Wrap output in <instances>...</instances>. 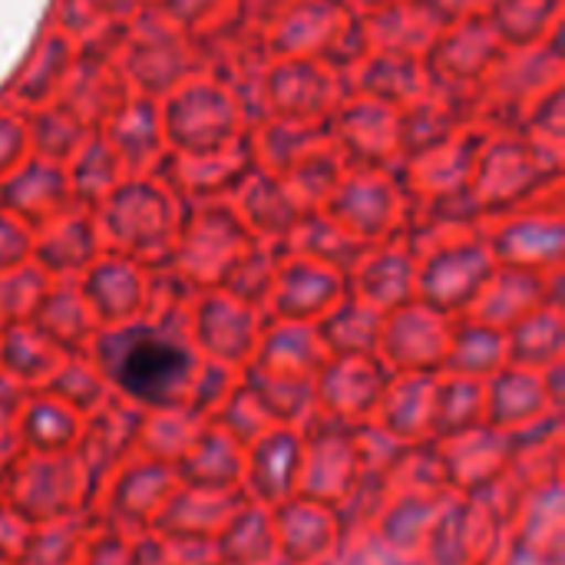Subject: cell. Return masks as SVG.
Wrapping results in <instances>:
<instances>
[{"instance_id": "9", "label": "cell", "mask_w": 565, "mask_h": 565, "mask_svg": "<svg viewBox=\"0 0 565 565\" xmlns=\"http://www.w3.org/2000/svg\"><path fill=\"white\" fill-rule=\"evenodd\" d=\"M159 142V129L149 109H129L126 116L116 119L113 136H109V149L116 152L119 162H146V156L156 149Z\"/></svg>"}, {"instance_id": "3", "label": "cell", "mask_w": 565, "mask_h": 565, "mask_svg": "<svg viewBox=\"0 0 565 565\" xmlns=\"http://www.w3.org/2000/svg\"><path fill=\"white\" fill-rule=\"evenodd\" d=\"M166 129L185 149L212 152V149H218V142H225V136L232 129V109L218 89L192 86L166 109Z\"/></svg>"}, {"instance_id": "1", "label": "cell", "mask_w": 565, "mask_h": 565, "mask_svg": "<svg viewBox=\"0 0 565 565\" xmlns=\"http://www.w3.org/2000/svg\"><path fill=\"white\" fill-rule=\"evenodd\" d=\"M106 361L116 384L146 404H169L192 374V354L172 334L152 328H132L109 338Z\"/></svg>"}, {"instance_id": "10", "label": "cell", "mask_w": 565, "mask_h": 565, "mask_svg": "<svg viewBox=\"0 0 565 565\" xmlns=\"http://www.w3.org/2000/svg\"><path fill=\"white\" fill-rule=\"evenodd\" d=\"M553 13H556V0H503L497 7V23L503 36L530 43L536 33L543 36Z\"/></svg>"}, {"instance_id": "5", "label": "cell", "mask_w": 565, "mask_h": 565, "mask_svg": "<svg viewBox=\"0 0 565 565\" xmlns=\"http://www.w3.org/2000/svg\"><path fill=\"white\" fill-rule=\"evenodd\" d=\"M334 218L358 232H381L397 218V195L381 175H354L334 195Z\"/></svg>"}, {"instance_id": "11", "label": "cell", "mask_w": 565, "mask_h": 565, "mask_svg": "<svg viewBox=\"0 0 565 565\" xmlns=\"http://www.w3.org/2000/svg\"><path fill=\"white\" fill-rule=\"evenodd\" d=\"M417 66L414 60H407L404 53H394V56H381L371 73H367V89L374 93V99H404V96H414L417 89Z\"/></svg>"}, {"instance_id": "12", "label": "cell", "mask_w": 565, "mask_h": 565, "mask_svg": "<svg viewBox=\"0 0 565 565\" xmlns=\"http://www.w3.org/2000/svg\"><path fill=\"white\" fill-rule=\"evenodd\" d=\"M33 142L46 152V156H66L76 142V122L70 116H46L40 119L36 132H33Z\"/></svg>"}, {"instance_id": "2", "label": "cell", "mask_w": 565, "mask_h": 565, "mask_svg": "<svg viewBox=\"0 0 565 565\" xmlns=\"http://www.w3.org/2000/svg\"><path fill=\"white\" fill-rule=\"evenodd\" d=\"M103 225L129 245L162 242L172 225V202L152 182H126L116 185L106 199Z\"/></svg>"}, {"instance_id": "13", "label": "cell", "mask_w": 565, "mask_h": 565, "mask_svg": "<svg viewBox=\"0 0 565 565\" xmlns=\"http://www.w3.org/2000/svg\"><path fill=\"white\" fill-rule=\"evenodd\" d=\"M23 139L26 136H23V129L13 119H3L0 116V175L17 166V159L23 152Z\"/></svg>"}, {"instance_id": "15", "label": "cell", "mask_w": 565, "mask_h": 565, "mask_svg": "<svg viewBox=\"0 0 565 565\" xmlns=\"http://www.w3.org/2000/svg\"><path fill=\"white\" fill-rule=\"evenodd\" d=\"M358 3H367V7H377V3H381V7H384V3H391V0H358Z\"/></svg>"}, {"instance_id": "4", "label": "cell", "mask_w": 565, "mask_h": 565, "mask_svg": "<svg viewBox=\"0 0 565 565\" xmlns=\"http://www.w3.org/2000/svg\"><path fill=\"white\" fill-rule=\"evenodd\" d=\"M70 179L50 166V162H36V166H26L20 169L13 179H7L0 199L3 205L10 209V215L23 225V222H40V225H50L53 218L66 215L70 209Z\"/></svg>"}, {"instance_id": "7", "label": "cell", "mask_w": 565, "mask_h": 565, "mask_svg": "<svg viewBox=\"0 0 565 565\" xmlns=\"http://www.w3.org/2000/svg\"><path fill=\"white\" fill-rule=\"evenodd\" d=\"M536 179L543 182V166H533V156L520 146L493 149L483 162V192L497 202L516 199Z\"/></svg>"}, {"instance_id": "14", "label": "cell", "mask_w": 565, "mask_h": 565, "mask_svg": "<svg viewBox=\"0 0 565 565\" xmlns=\"http://www.w3.org/2000/svg\"><path fill=\"white\" fill-rule=\"evenodd\" d=\"M20 238H23V232H20V222L13 218V215H0V258H13V252L20 248Z\"/></svg>"}, {"instance_id": "6", "label": "cell", "mask_w": 565, "mask_h": 565, "mask_svg": "<svg viewBox=\"0 0 565 565\" xmlns=\"http://www.w3.org/2000/svg\"><path fill=\"white\" fill-rule=\"evenodd\" d=\"M344 136L358 152L381 159L401 142V126L384 99H371L344 116Z\"/></svg>"}, {"instance_id": "8", "label": "cell", "mask_w": 565, "mask_h": 565, "mask_svg": "<svg viewBox=\"0 0 565 565\" xmlns=\"http://www.w3.org/2000/svg\"><path fill=\"white\" fill-rule=\"evenodd\" d=\"M119 185V159L109 142H93L73 166L70 189L86 199H106Z\"/></svg>"}]
</instances>
